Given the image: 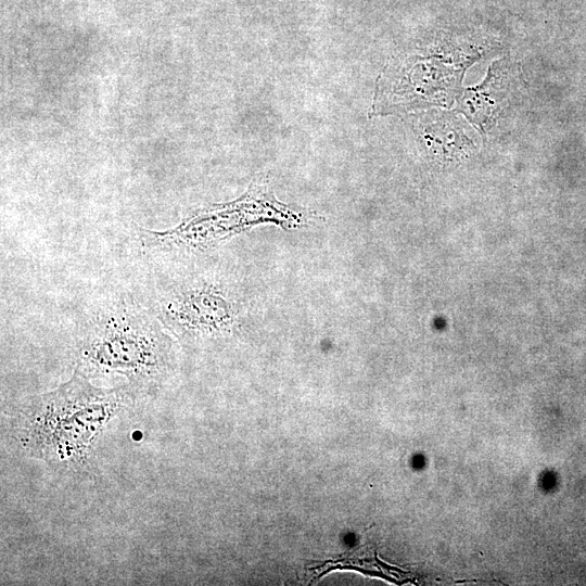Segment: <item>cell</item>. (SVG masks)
<instances>
[{"instance_id":"obj_1","label":"cell","mask_w":586,"mask_h":586,"mask_svg":"<svg viewBox=\"0 0 586 586\" xmlns=\"http://www.w3.org/2000/svg\"><path fill=\"white\" fill-rule=\"evenodd\" d=\"M137 397L127 385H99L74 369L55 390L17 405L9 434L24 455L63 473H80L91 467L109 424Z\"/></svg>"},{"instance_id":"obj_2","label":"cell","mask_w":586,"mask_h":586,"mask_svg":"<svg viewBox=\"0 0 586 586\" xmlns=\"http://www.w3.org/2000/svg\"><path fill=\"white\" fill-rule=\"evenodd\" d=\"M74 353V369L92 382L117 380L139 396L158 393L176 368L174 337L146 305L125 296L86 317Z\"/></svg>"},{"instance_id":"obj_3","label":"cell","mask_w":586,"mask_h":586,"mask_svg":"<svg viewBox=\"0 0 586 586\" xmlns=\"http://www.w3.org/2000/svg\"><path fill=\"white\" fill-rule=\"evenodd\" d=\"M317 217L278 202L267 188L257 183L238 202L195 213L167 230H141L148 250L205 252L259 224L271 222L283 229L309 226Z\"/></svg>"},{"instance_id":"obj_4","label":"cell","mask_w":586,"mask_h":586,"mask_svg":"<svg viewBox=\"0 0 586 586\" xmlns=\"http://www.w3.org/2000/svg\"><path fill=\"white\" fill-rule=\"evenodd\" d=\"M180 344L224 336L239 323V306L221 285L169 271L156 277L146 305Z\"/></svg>"}]
</instances>
